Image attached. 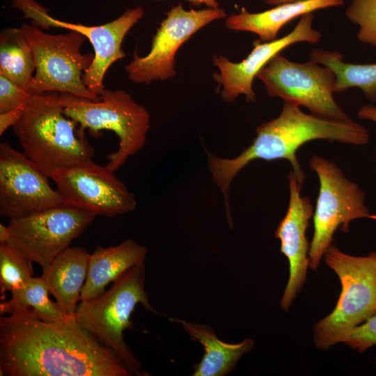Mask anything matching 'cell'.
Masks as SVG:
<instances>
[{
  "label": "cell",
  "mask_w": 376,
  "mask_h": 376,
  "mask_svg": "<svg viewBox=\"0 0 376 376\" xmlns=\"http://www.w3.org/2000/svg\"><path fill=\"white\" fill-rule=\"evenodd\" d=\"M1 376H130L118 356L75 318H0Z\"/></svg>",
  "instance_id": "6da1fadb"
},
{
  "label": "cell",
  "mask_w": 376,
  "mask_h": 376,
  "mask_svg": "<svg viewBox=\"0 0 376 376\" xmlns=\"http://www.w3.org/2000/svg\"><path fill=\"white\" fill-rule=\"evenodd\" d=\"M256 132L253 142L233 158L219 157L207 151L208 169L224 195L228 221L232 220L228 202L230 185L252 161L286 159L298 182L303 184L306 175L297 157L303 145L320 139L362 146L368 142L370 136L363 126L352 120H338L306 113L298 105L288 102H284L278 117L258 126Z\"/></svg>",
  "instance_id": "7a4b0ae2"
},
{
  "label": "cell",
  "mask_w": 376,
  "mask_h": 376,
  "mask_svg": "<svg viewBox=\"0 0 376 376\" xmlns=\"http://www.w3.org/2000/svg\"><path fill=\"white\" fill-rule=\"evenodd\" d=\"M67 117L60 93L31 94L13 127L23 153L49 178L56 171L93 160L94 149Z\"/></svg>",
  "instance_id": "3957f363"
},
{
  "label": "cell",
  "mask_w": 376,
  "mask_h": 376,
  "mask_svg": "<svg viewBox=\"0 0 376 376\" xmlns=\"http://www.w3.org/2000/svg\"><path fill=\"white\" fill-rule=\"evenodd\" d=\"M144 263L135 265L112 282L111 288L100 296L81 301L75 319L99 342L112 350L132 375H147L142 365L124 338V331L132 329L131 315L138 304L159 313L148 300L145 291Z\"/></svg>",
  "instance_id": "277c9868"
},
{
  "label": "cell",
  "mask_w": 376,
  "mask_h": 376,
  "mask_svg": "<svg viewBox=\"0 0 376 376\" xmlns=\"http://www.w3.org/2000/svg\"><path fill=\"white\" fill-rule=\"evenodd\" d=\"M323 257L341 283L335 308L313 327L315 345L327 350L376 313V252L354 256L331 245Z\"/></svg>",
  "instance_id": "5b68a950"
},
{
  "label": "cell",
  "mask_w": 376,
  "mask_h": 376,
  "mask_svg": "<svg viewBox=\"0 0 376 376\" xmlns=\"http://www.w3.org/2000/svg\"><path fill=\"white\" fill-rule=\"evenodd\" d=\"M98 100H90L68 93L60 94L65 115L85 130L97 135L101 130L113 132L118 138V149L107 156L106 166L116 172L145 146L150 126L148 111L127 92L105 89Z\"/></svg>",
  "instance_id": "8992f818"
},
{
  "label": "cell",
  "mask_w": 376,
  "mask_h": 376,
  "mask_svg": "<svg viewBox=\"0 0 376 376\" xmlns=\"http://www.w3.org/2000/svg\"><path fill=\"white\" fill-rule=\"evenodd\" d=\"M34 57L36 71L31 81V94L68 93L90 100L100 97L91 93L83 81L91 65L93 53L83 54L87 39L81 33L69 30L66 33L49 34L32 24L20 26Z\"/></svg>",
  "instance_id": "52a82bcc"
},
{
  "label": "cell",
  "mask_w": 376,
  "mask_h": 376,
  "mask_svg": "<svg viewBox=\"0 0 376 376\" xmlns=\"http://www.w3.org/2000/svg\"><path fill=\"white\" fill-rule=\"evenodd\" d=\"M310 168L317 174L320 188L313 219L314 232L310 244L309 267L318 269L322 258L331 246L336 230L350 231L352 221L367 218L376 220L365 204V193L348 180L332 161L314 155Z\"/></svg>",
  "instance_id": "ba28073f"
},
{
  "label": "cell",
  "mask_w": 376,
  "mask_h": 376,
  "mask_svg": "<svg viewBox=\"0 0 376 376\" xmlns=\"http://www.w3.org/2000/svg\"><path fill=\"white\" fill-rule=\"evenodd\" d=\"M260 79L270 97L307 108L320 117L350 120L334 98L335 75L328 67L312 61H291L276 54L260 70Z\"/></svg>",
  "instance_id": "9c48e42d"
},
{
  "label": "cell",
  "mask_w": 376,
  "mask_h": 376,
  "mask_svg": "<svg viewBox=\"0 0 376 376\" xmlns=\"http://www.w3.org/2000/svg\"><path fill=\"white\" fill-rule=\"evenodd\" d=\"M97 216L62 204L26 217L10 219L8 244L42 270L70 247Z\"/></svg>",
  "instance_id": "30bf717a"
},
{
  "label": "cell",
  "mask_w": 376,
  "mask_h": 376,
  "mask_svg": "<svg viewBox=\"0 0 376 376\" xmlns=\"http://www.w3.org/2000/svg\"><path fill=\"white\" fill-rule=\"evenodd\" d=\"M11 6L20 10L31 24L43 30L51 27L65 29L84 35L93 47V60L84 72L83 81L96 97L106 89L104 76L111 65L126 55L122 43L129 31L143 17L144 8L136 6L124 12L116 19L104 24L86 26L57 19L48 14L47 9L34 0H12Z\"/></svg>",
  "instance_id": "8fae6325"
},
{
  "label": "cell",
  "mask_w": 376,
  "mask_h": 376,
  "mask_svg": "<svg viewBox=\"0 0 376 376\" xmlns=\"http://www.w3.org/2000/svg\"><path fill=\"white\" fill-rule=\"evenodd\" d=\"M226 17L221 8L187 10L180 3L173 6L152 38L150 52L144 56L135 52L126 65L128 78L135 84H148L173 77L175 55L180 46L201 28Z\"/></svg>",
  "instance_id": "7c38bea8"
},
{
  "label": "cell",
  "mask_w": 376,
  "mask_h": 376,
  "mask_svg": "<svg viewBox=\"0 0 376 376\" xmlns=\"http://www.w3.org/2000/svg\"><path fill=\"white\" fill-rule=\"evenodd\" d=\"M50 178L65 205L96 216L116 217L133 211L134 195L106 166L93 160L54 172Z\"/></svg>",
  "instance_id": "4fadbf2b"
},
{
  "label": "cell",
  "mask_w": 376,
  "mask_h": 376,
  "mask_svg": "<svg viewBox=\"0 0 376 376\" xmlns=\"http://www.w3.org/2000/svg\"><path fill=\"white\" fill-rule=\"evenodd\" d=\"M49 178L24 153L1 143L0 215L21 218L64 204Z\"/></svg>",
  "instance_id": "5bb4252c"
},
{
  "label": "cell",
  "mask_w": 376,
  "mask_h": 376,
  "mask_svg": "<svg viewBox=\"0 0 376 376\" xmlns=\"http://www.w3.org/2000/svg\"><path fill=\"white\" fill-rule=\"evenodd\" d=\"M313 13L302 15L292 31L281 38L270 42L253 41V49L241 62H231L224 56L214 55L213 63L219 72H214L212 77L222 86L221 98L234 102L239 95H244L247 102H254V78L273 56L295 43L320 41L322 36L313 27Z\"/></svg>",
  "instance_id": "9a60e30c"
},
{
  "label": "cell",
  "mask_w": 376,
  "mask_h": 376,
  "mask_svg": "<svg viewBox=\"0 0 376 376\" xmlns=\"http://www.w3.org/2000/svg\"><path fill=\"white\" fill-rule=\"evenodd\" d=\"M288 210L274 233L281 242V252L289 263L288 281L280 302L285 311H288L306 281L310 249L306 230L314 213L310 198L301 196L302 184L293 171L288 174Z\"/></svg>",
  "instance_id": "2e32d148"
},
{
  "label": "cell",
  "mask_w": 376,
  "mask_h": 376,
  "mask_svg": "<svg viewBox=\"0 0 376 376\" xmlns=\"http://www.w3.org/2000/svg\"><path fill=\"white\" fill-rule=\"evenodd\" d=\"M91 254L81 247H68L42 271L41 277L63 312L75 318L88 269Z\"/></svg>",
  "instance_id": "e0dca14e"
},
{
  "label": "cell",
  "mask_w": 376,
  "mask_h": 376,
  "mask_svg": "<svg viewBox=\"0 0 376 376\" xmlns=\"http://www.w3.org/2000/svg\"><path fill=\"white\" fill-rule=\"evenodd\" d=\"M148 253L146 246L127 239L113 246H97L91 254L87 277L81 290V301L95 298L132 267L144 263Z\"/></svg>",
  "instance_id": "ac0fdd59"
},
{
  "label": "cell",
  "mask_w": 376,
  "mask_h": 376,
  "mask_svg": "<svg viewBox=\"0 0 376 376\" xmlns=\"http://www.w3.org/2000/svg\"><path fill=\"white\" fill-rule=\"evenodd\" d=\"M344 0H300L283 3L259 13L242 10L226 19L229 29L256 33L262 42L276 39L281 29L295 18L315 10L343 5Z\"/></svg>",
  "instance_id": "d6986e66"
},
{
  "label": "cell",
  "mask_w": 376,
  "mask_h": 376,
  "mask_svg": "<svg viewBox=\"0 0 376 376\" xmlns=\"http://www.w3.org/2000/svg\"><path fill=\"white\" fill-rule=\"evenodd\" d=\"M180 323L194 341L204 348L200 362L194 365L193 376H225L236 367L240 358L254 346L251 338L238 343H228L218 338L214 330L207 324H201L178 318H170Z\"/></svg>",
  "instance_id": "ffe728a7"
},
{
  "label": "cell",
  "mask_w": 376,
  "mask_h": 376,
  "mask_svg": "<svg viewBox=\"0 0 376 376\" xmlns=\"http://www.w3.org/2000/svg\"><path fill=\"white\" fill-rule=\"evenodd\" d=\"M310 61L329 68L335 75L334 93L359 88L370 102H376V63L354 64L343 61L337 52L316 49Z\"/></svg>",
  "instance_id": "44dd1931"
},
{
  "label": "cell",
  "mask_w": 376,
  "mask_h": 376,
  "mask_svg": "<svg viewBox=\"0 0 376 376\" xmlns=\"http://www.w3.org/2000/svg\"><path fill=\"white\" fill-rule=\"evenodd\" d=\"M42 277H32L22 288L11 293L8 301H1L0 314L19 313L44 321L65 322L75 318L66 315L56 302L49 297Z\"/></svg>",
  "instance_id": "7402d4cb"
},
{
  "label": "cell",
  "mask_w": 376,
  "mask_h": 376,
  "mask_svg": "<svg viewBox=\"0 0 376 376\" xmlns=\"http://www.w3.org/2000/svg\"><path fill=\"white\" fill-rule=\"evenodd\" d=\"M35 71L32 50L21 28L10 27L2 30L0 33V75L29 91Z\"/></svg>",
  "instance_id": "603a6c76"
},
{
  "label": "cell",
  "mask_w": 376,
  "mask_h": 376,
  "mask_svg": "<svg viewBox=\"0 0 376 376\" xmlns=\"http://www.w3.org/2000/svg\"><path fill=\"white\" fill-rule=\"evenodd\" d=\"M32 262L8 244H0V293H11L24 287L33 275Z\"/></svg>",
  "instance_id": "cb8c5ba5"
},
{
  "label": "cell",
  "mask_w": 376,
  "mask_h": 376,
  "mask_svg": "<svg viewBox=\"0 0 376 376\" xmlns=\"http://www.w3.org/2000/svg\"><path fill=\"white\" fill-rule=\"evenodd\" d=\"M345 15L359 26L358 40L376 47V0H352Z\"/></svg>",
  "instance_id": "d4e9b609"
},
{
  "label": "cell",
  "mask_w": 376,
  "mask_h": 376,
  "mask_svg": "<svg viewBox=\"0 0 376 376\" xmlns=\"http://www.w3.org/2000/svg\"><path fill=\"white\" fill-rule=\"evenodd\" d=\"M354 350L363 352L376 345V313L354 327L343 341Z\"/></svg>",
  "instance_id": "484cf974"
},
{
  "label": "cell",
  "mask_w": 376,
  "mask_h": 376,
  "mask_svg": "<svg viewBox=\"0 0 376 376\" xmlns=\"http://www.w3.org/2000/svg\"><path fill=\"white\" fill-rule=\"evenodd\" d=\"M30 95L27 90L0 75V113L25 104Z\"/></svg>",
  "instance_id": "4316f807"
},
{
  "label": "cell",
  "mask_w": 376,
  "mask_h": 376,
  "mask_svg": "<svg viewBox=\"0 0 376 376\" xmlns=\"http://www.w3.org/2000/svg\"><path fill=\"white\" fill-rule=\"evenodd\" d=\"M24 107L25 104H23L12 110L0 113V135L18 122L23 115Z\"/></svg>",
  "instance_id": "83f0119b"
},
{
  "label": "cell",
  "mask_w": 376,
  "mask_h": 376,
  "mask_svg": "<svg viewBox=\"0 0 376 376\" xmlns=\"http://www.w3.org/2000/svg\"><path fill=\"white\" fill-rule=\"evenodd\" d=\"M357 116L361 119L368 120L376 123V106L373 104L363 105L358 111Z\"/></svg>",
  "instance_id": "f1b7e54d"
},
{
  "label": "cell",
  "mask_w": 376,
  "mask_h": 376,
  "mask_svg": "<svg viewBox=\"0 0 376 376\" xmlns=\"http://www.w3.org/2000/svg\"><path fill=\"white\" fill-rule=\"evenodd\" d=\"M155 1H162L166 0H152ZM194 6H201L205 5L207 8H219V4L217 0H186Z\"/></svg>",
  "instance_id": "f546056e"
},
{
  "label": "cell",
  "mask_w": 376,
  "mask_h": 376,
  "mask_svg": "<svg viewBox=\"0 0 376 376\" xmlns=\"http://www.w3.org/2000/svg\"><path fill=\"white\" fill-rule=\"evenodd\" d=\"M10 235V229L8 226L0 224V244H7Z\"/></svg>",
  "instance_id": "4dcf8cb0"
},
{
  "label": "cell",
  "mask_w": 376,
  "mask_h": 376,
  "mask_svg": "<svg viewBox=\"0 0 376 376\" xmlns=\"http://www.w3.org/2000/svg\"><path fill=\"white\" fill-rule=\"evenodd\" d=\"M300 0H266L265 3L268 5L271 6H276L279 4H281L283 3H288V2H293Z\"/></svg>",
  "instance_id": "1f68e13d"
},
{
  "label": "cell",
  "mask_w": 376,
  "mask_h": 376,
  "mask_svg": "<svg viewBox=\"0 0 376 376\" xmlns=\"http://www.w3.org/2000/svg\"><path fill=\"white\" fill-rule=\"evenodd\" d=\"M375 363H376V361H375Z\"/></svg>",
  "instance_id": "d6a6232c"
}]
</instances>
